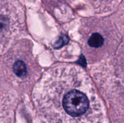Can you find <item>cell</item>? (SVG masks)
<instances>
[{
	"instance_id": "cell-1",
	"label": "cell",
	"mask_w": 124,
	"mask_h": 123,
	"mask_svg": "<svg viewBox=\"0 0 124 123\" xmlns=\"http://www.w3.org/2000/svg\"><path fill=\"white\" fill-rule=\"evenodd\" d=\"M32 97L38 123H108L90 78L77 66L62 64L47 70Z\"/></svg>"
},
{
	"instance_id": "cell-2",
	"label": "cell",
	"mask_w": 124,
	"mask_h": 123,
	"mask_svg": "<svg viewBox=\"0 0 124 123\" xmlns=\"http://www.w3.org/2000/svg\"><path fill=\"white\" fill-rule=\"evenodd\" d=\"M24 25L22 7L16 0H0V51L7 49Z\"/></svg>"
},
{
	"instance_id": "cell-3",
	"label": "cell",
	"mask_w": 124,
	"mask_h": 123,
	"mask_svg": "<svg viewBox=\"0 0 124 123\" xmlns=\"http://www.w3.org/2000/svg\"><path fill=\"white\" fill-rule=\"evenodd\" d=\"M113 28L108 23H96V27H88L84 31V46L86 51L92 57L102 56L109 52L110 47L116 44ZM86 52V53H87Z\"/></svg>"
},
{
	"instance_id": "cell-4",
	"label": "cell",
	"mask_w": 124,
	"mask_h": 123,
	"mask_svg": "<svg viewBox=\"0 0 124 123\" xmlns=\"http://www.w3.org/2000/svg\"><path fill=\"white\" fill-rule=\"evenodd\" d=\"M97 13L112 12L118 6L121 0H88Z\"/></svg>"
},
{
	"instance_id": "cell-5",
	"label": "cell",
	"mask_w": 124,
	"mask_h": 123,
	"mask_svg": "<svg viewBox=\"0 0 124 123\" xmlns=\"http://www.w3.org/2000/svg\"><path fill=\"white\" fill-rule=\"evenodd\" d=\"M27 1H34V0H27Z\"/></svg>"
}]
</instances>
